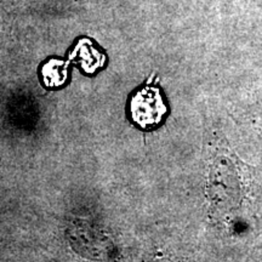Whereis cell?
I'll return each instance as SVG.
<instances>
[{
	"label": "cell",
	"instance_id": "cell-1",
	"mask_svg": "<svg viewBox=\"0 0 262 262\" xmlns=\"http://www.w3.org/2000/svg\"><path fill=\"white\" fill-rule=\"evenodd\" d=\"M130 107L134 122L142 129L157 126L166 113L159 89L149 84L133 97Z\"/></svg>",
	"mask_w": 262,
	"mask_h": 262
}]
</instances>
